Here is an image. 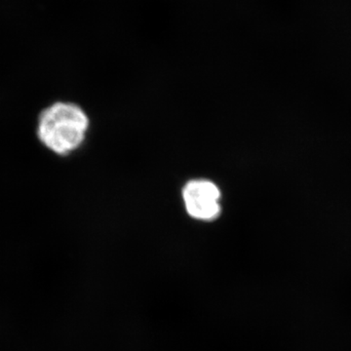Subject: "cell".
Segmentation results:
<instances>
[{
    "label": "cell",
    "instance_id": "obj_1",
    "mask_svg": "<svg viewBox=\"0 0 351 351\" xmlns=\"http://www.w3.org/2000/svg\"><path fill=\"white\" fill-rule=\"evenodd\" d=\"M88 128L89 119L80 106L58 101L38 113L36 135L40 145L51 154L68 156L82 147Z\"/></svg>",
    "mask_w": 351,
    "mask_h": 351
},
{
    "label": "cell",
    "instance_id": "obj_2",
    "mask_svg": "<svg viewBox=\"0 0 351 351\" xmlns=\"http://www.w3.org/2000/svg\"><path fill=\"white\" fill-rule=\"evenodd\" d=\"M221 193L217 184L208 180H193L182 189V199L191 218L211 221L221 214Z\"/></svg>",
    "mask_w": 351,
    "mask_h": 351
}]
</instances>
